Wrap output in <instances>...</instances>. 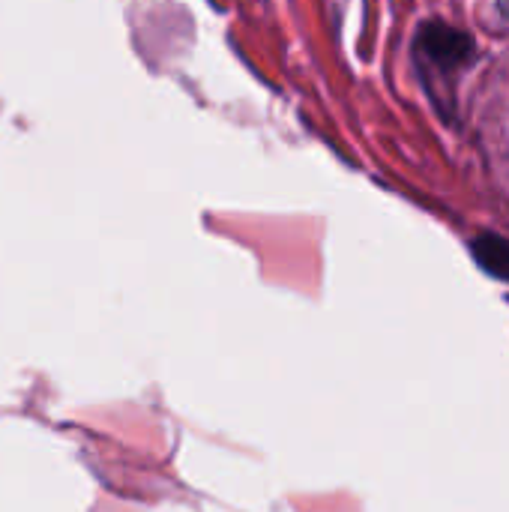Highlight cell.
Here are the masks:
<instances>
[{
	"mask_svg": "<svg viewBox=\"0 0 509 512\" xmlns=\"http://www.w3.org/2000/svg\"><path fill=\"white\" fill-rule=\"evenodd\" d=\"M471 255L495 279H509V240L498 234H480L471 240Z\"/></svg>",
	"mask_w": 509,
	"mask_h": 512,
	"instance_id": "7a4b0ae2",
	"label": "cell"
},
{
	"mask_svg": "<svg viewBox=\"0 0 509 512\" xmlns=\"http://www.w3.org/2000/svg\"><path fill=\"white\" fill-rule=\"evenodd\" d=\"M414 51H417V63L423 69H438L441 75H450L456 69H465L474 60L477 45L468 30H459V27L435 18L417 30Z\"/></svg>",
	"mask_w": 509,
	"mask_h": 512,
	"instance_id": "6da1fadb",
	"label": "cell"
}]
</instances>
